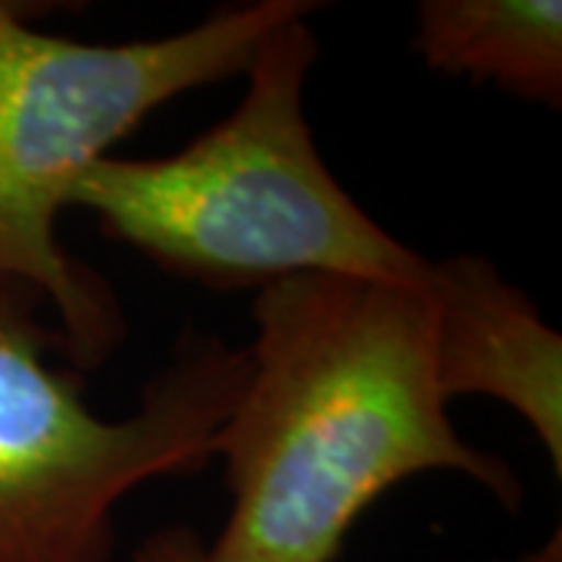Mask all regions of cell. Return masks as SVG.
I'll use <instances>...</instances> for the list:
<instances>
[{"label":"cell","mask_w":562,"mask_h":562,"mask_svg":"<svg viewBox=\"0 0 562 562\" xmlns=\"http://www.w3.org/2000/svg\"><path fill=\"white\" fill-rule=\"evenodd\" d=\"M438 384L447 403L484 394L516 409L562 472V338L484 257L431 262Z\"/></svg>","instance_id":"cell-5"},{"label":"cell","mask_w":562,"mask_h":562,"mask_svg":"<svg viewBox=\"0 0 562 562\" xmlns=\"http://www.w3.org/2000/svg\"><path fill=\"white\" fill-rule=\"evenodd\" d=\"M413 47L428 69L560 110V0H425Z\"/></svg>","instance_id":"cell-6"},{"label":"cell","mask_w":562,"mask_h":562,"mask_svg":"<svg viewBox=\"0 0 562 562\" xmlns=\"http://www.w3.org/2000/svg\"><path fill=\"white\" fill-rule=\"evenodd\" d=\"M319 7L257 0L179 35L85 44L35 32L22 3L0 0V279L44 294L66 366L98 369L125 338L113 288L57 244L72 179L166 101L247 76L276 29Z\"/></svg>","instance_id":"cell-3"},{"label":"cell","mask_w":562,"mask_h":562,"mask_svg":"<svg viewBox=\"0 0 562 562\" xmlns=\"http://www.w3.org/2000/svg\"><path fill=\"white\" fill-rule=\"evenodd\" d=\"M135 562H210L206 543L184 525L147 535L135 550Z\"/></svg>","instance_id":"cell-7"},{"label":"cell","mask_w":562,"mask_h":562,"mask_svg":"<svg viewBox=\"0 0 562 562\" xmlns=\"http://www.w3.org/2000/svg\"><path fill=\"white\" fill-rule=\"evenodd\" d=\"M319 41L306 16L276 29L228 120L181 154L101 157L66 191L116 241L213 291L347 276L425 291L431 260L384 232L316 150L303 88Z\"/></svg>","instance_id":"cell-2"},{"label":"cell","mask_w":562,"mask_h":562,"mask_svg":"<svg viewBox=\"0 0 562 562\" xmlns=\"http://www.w3.org/2000/svg\"><path fill=\"white\" fill-rule=\"evenodd\" d=\"M254 319L247 384L210 441L232 491L210 562H335L362 513L419 472L522 506L513 469L450 425L425 291L291 276L262 288Z\"/></svg>","instance_id":"cell-1"},{"label":"cell","mask_w":562,"mask_h":562,"mask_svg":"<svg viewBox=\"0 0 562 562\" xmlns=\"http://www.w3.org/2000/svg\"><path fill=\"white\" fill-rule=\"evenodd\" d=\"M38 288L0 279V562H110L116 503L162 475H194L241 397L250 357L181 331L140 406L110 422L85 403Z\"/></svg>","instance_id":"cell-4"}]
</instances>
